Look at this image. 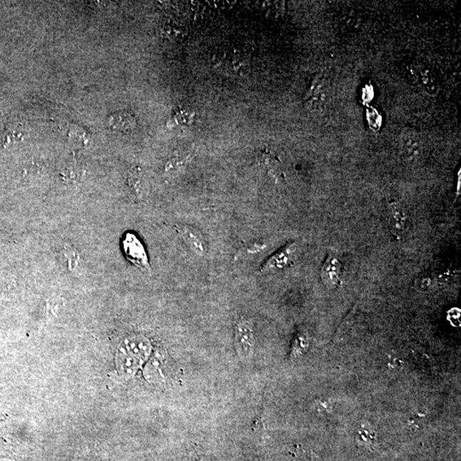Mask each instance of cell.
I'll use <instances>...</instances> for the list:
<instances>
[{
  "label": "cell",
  "instance_id": "1",
  "mask_svg": "<svg viewBox=\"0 0 461 461\" xmlns=\"http://www.w3.org/2000/svg\"><path fill=\"white\" fill-rule=\"evenodd\" d=\"M400 155L404 162L415 165L419 163L424 156V145L420 133L415 129L405 128L400 136Z\"/></svg>",
  "mask_w": 461,
  "mask_h": 461
},
{
  "label": "cell",
  "instance_id": "2",
  "mask_svg": "<svg viewBox=\"0 0 461 461\" xmlns=\"http://www.w3.org/2000/svg\"><path fill=\"white\" fill-rule=\"evenodd\" d=\"M123 251L129 262L136 267L151 270L149 260L145 247L139 239L133 233H127L123 241Z\"/></svg>",
  "mask_w": 461,
  "mask_h": 461
},
{
  "label": "cell",
  "instance_id": "3",
  "mask_svg": "<svg viewBox=\"0 0 461 461\" xmlns=\"http://www.w3.org/2000/svg\"><path fill=\"white\" fill-rule=\"evenodd\" d=\"M330 90L325 80L321 77L316 78L308 91L305 97L306 106L313 111L323 112L328 106Z\"/></svg>",
  "mask_w": 461,
  "mask_h": 461
},
{
  "label": "cell",
  "instance_id": "4",
  "mask_svg": "<svg viewBox=\"0 0 461 461\" xmlns=\"http://www.w3.org/2000/svg\"><path fill=\"white\" fill-rule=\"evenodd\" d=\"M414 75L417 86L426 95L430 97H436L440 92V83H439L438 78L427 65L415 64Z\"/></svg>",
  "mask_w": 461,
  "mask_h": 461
},
{
  "label": "cell",
  "instance_id": "5",
  "mask_svg": "<svg viewBox=\"0 0 461 461\" xmlns=\"http://www.w3.org/2000/svg\"><path fill=\"white\" fill-rule=\"evenodd\" d=\"M387 216H388V225L391 233L395 238H402L408 228V216L405 208L397 202L390 203Z\"/></svg>",
  "mask_w": 461,
  "mask_h": 461
},
{
  "label": "cell",
  "instance_id": "6",
  "mask_svg": "<svg viewBox=\"0 0 461 461\" xmlns=\"http://www.w3.org/2000/svg\"><path fill=\"white\" fill-rule=\"evenodd\" d=\"M295 252V245L294 243H289L280 250H278L276 254L271 256L266 263H265L262 268H260V273H272L280 269L289 267L290 265L293 263V256Z\"/></svg>",
  "mask_w": 461,
  "mask_h": 461
},
{
  "label": "cell",
  "instance_id": "7",
  "mask_svg": "<svg viewBox=\"0 0 461 461\" xmlns=\"http://www.w3.org/2000/svg\"><path fill=\"white\" fill-rule=\"evenodd\" d=\"M177 229L186 245L195 255L203 256L206 254L207 243L198 230L186 225L177 226Z\"/></svg>",
  "mask_w": 461,
  "mask_h": 461
},
{
  "label": "cell",
  "instance_id": "8",
  "mask_svg": "<svg viewBox=\"0 0 461 461\" xmlns=\"http://www.w3.org/2000/svg\"><path fill=\"white\" fill-rule=\"evenodd\" d=\"M217 67L228 69L230 73L238 74L241 69H245L246 59L245 56L237 51H221L214 59Z\"/></svg>",
  "mask_w": 461,
  "mask_h": 461
},
{
  "label": "cell",
  "instance_id": "9",
  "mask_svg": "<svg viewBox=\"0 0 461 461\" xmlns=\"http://www.w3.org/2000/svg\"><path fill=\"white\" fill-rule=\"evenodd\" d=\"M342 265L335 255H330L321 268L320 277L324 284L335 288L340 283Z\"/></svg>",
  "mask_w": 461,
  "mask_h": 461
},
{
  "label": "cell",
  "instance_id": "10",
  "mask_svg": "<svg viewBox=\"0 0 461 461\" xmlns=\"http://www.w3.org/2000/svg\"><path fill=\"white\" fill-rule=\"evenodd\" d=\"M136 116L127 111L116 112L108 119V128L115 131L130 132L136 128Z\"/></svg>",
  "mask_w": 461,
  "mask_h": 461
},
{
  "label": "cell",
  "instance_id": "11",
  "mask_svg": "<svg viewBox=\"0 0 461 461\" xmlns=\"http://www.w3.org/2000/svg\"><path fill=\"white\" fill-rule=\"evenodd\" d=\"M236 343L242 351L250 352L253 346V330L247 321H241L236 328Z\"/></svg>",
  "mask_w": 461,
  "mask_h": 461
},
{
  "label": "cell",
  "instance_id": "12",
  "mask_svg": "<svg viewBox=\"0 0 461 461\" xmlns=\"http://www.w3.org/2000/svg\"><path fill=\"white\" fill-rule=\"evenodd\" d=\"M195 114L193 112L186 110V108H179L173 112V114L168 121V128H186L188 127L194 120Z\"/></svg>",
  "mask_w": 461,
  "mask_h": 461
},
{
  "label": "cell",
  "instance_id": "13",
  "mask_svg": "<svg viewBox=\"0 0 461 461\" xmlns=\"http://www.w3.org/2000/svg\"><path fill=\"white\" fill-rule=\"evenodd\" d=\"M163 30L168 39H175V40L184 38L187 32L185 26L171 21L165 24Z\"/></svg>",
  "mask_w": 461,
  "mask_h": 461
},
{
  "label": "cell",
  "instance_id": "14",
  "mask_svg": "<svg viewBox=\"0 0 461 461\" xmlns=\"http://www.w3.org/2000/svg\"><path fill=\"white\" fill-rule=\"evenodd\" d=\"M264 248L263 243H251V245L243 248L245 250H240L238 252V255H253L258 253L259 251L262 250Z\"/></svg>",
  "mask_w": 461,
  "mask_h": 461
}]
</instances>
